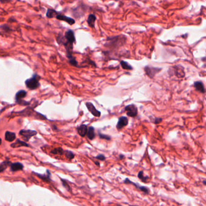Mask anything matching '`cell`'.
Returning a JSON list of instances; mask_svg holds the SVG:
<instances>
[{"instance_id": "4", "label": "cell", "mask_w": 206, "mask_h": 206, "mask_svg": "<svg viewBox=\"0 0 206 206\" xmlns=\"http://www.w3.org/2000/svg\"><path fill=\"white\" fill-rule=\"evenodd\" d=\"M19 135L25 142H28L31 137L37 135V132L31 130H21L19 132Z\"/></svg>"}, {"instance_id": "23", "label": "cell", "mask_w": 206, "mask_h": 206, "mask_svg": "<svg viewBox=\"0 0 206 206\" xmlns=\"http://www.w3.org/2000/svg\"><path fill=\"white\" fill-rule=\"evenodd\" d=\"M12 164L11 162L9 160H5L2 162H1V165H0V172L2 173L3 172V171L9 166H11Z\"/></svg>"}, {"instance_id": "16", "label": "cell", "mask_w": 206, "mask_h": 206, "mask_svg": "<svg viewBox=\"0 0 206 206\" xmlns=\"http://www.w3.org/2000/svg\"><path fill=\"white\" fill-rule=\"evenodd\" d=\"M10 167H11V171L12 172H16L18 171L23 170L24 168V165L20 162H15V163H12Z\"/></svg>"}, {"instance_id": "31", "label": "cell", "mask_w": 206, "mask_h": 206, "mask_svg": "<svg viewBox=\"0 0 206 206\" xmlns=\"http://www.w3.org/2000/svg\"><path fill=\"white\" fill-rule=\"evenodd\" d=\"M96 158L97 159L100 160H102V161L105 160V159H106L105 157V156L103 155V154H99L98 156H97L96 157Z\"/></svg>"}, {"instance_id": "32", "label": "cell", "mask_w": 206, "mask_h": 206, "mask_svg": "<svg viewBox=\"0 0 206 206\" xmlns=\"http://www.w3.org/2000/svg\"><path fill=\"white\" fill-rule=\"evenodd\" d=\"M162 121V118H156L155 119V121H154V123L155 124H159L161 123V121Z\"/></svg>"}, {"instance_id": "13", "label": "cell", "mask_w": 206, "mask_h": 206, "mask_svg": "<svg viewBox=\"0 0 206 206\" xmlns=\"http://www.w3.org/2000/svg\"><path fill=\"white\" fill-rule=\"evenodd\" d=\"M172 71L175 75H176L179 78H182L184 77V69L181 66H175L172 67Z\"/></svg>"}, {"instance_id": "7", "label": "cell", "mask_w": 206, "mask_h": 206, "mask_svg": "<svg viewBox=\"0 0 206 206\" xmlns=\"http://www.w3.org/2000/svg\"><path fill=\"white\" fill-rule=\"evenodd\" d=\"M56 19H57V20H59V21H64V22H67V24H69V26H73V24H75V22H76L74 19L69 18V16H67L64 14H62L60 13L56 17Z\"/></svg>"}, {"instance_id": "10", "label": "cell", "mask_w": 206, "mask_h": 206, "mask_svg": "<svg viewBox=\"0 0 206 206\" xmlns=\"http://www.w3.org/2000/svg\"><path fill=\"white\" fill-rule=\"evenodd\" d=\"M124 183H129V184H131L134 186H135L137 188H138L139 190H140L141 192L146 193V194H148L149 192H150V190L147 187H145V186H140L138 184H136L131 181H130L128 179H126L124 180Z\"/></svg>"}, {"instance_id": "22", "label": "cell", "mask_w": 206, "mask_h": 206, "mask_svg": "<svg viewBox=\"0 0 206 206\" xmlns=\"http://www.w3.org/2000/svg\"><path fill=\"white\" fill-rule=\"evenodd\" d=\"M67 56L69 59V64H71V65L74 66V67H78V62L76 60L74 57H73L72 55V53H69V54H67Z\"/></svg>"}, {"instance_id": "25", "label": "cell", "mask_w": 206, "mask_h": 206, "mask_svg": "<svg viewBox=\"0 0 206 206\" xmlns=\"http://www.w3.org/2000/svg\"><path fill=\"white\" fill-rule=\"evenodd\" d=\"M120 65L124 69H126V70H132V67L128 62L124 61V60H122L120 62Z\"/></svg>"}, {"instance_id": "29", "label": "cell", "mask_w": 206, "mask_h": 206, "mask_svg": "<svg viewBox=\"0 0 206 206\" xmlns=\"http://www.w3.org/2000/svg\"><path fill=\"white\" fill-rule=\"evenodd\" d=\"M61 180L62 181V184L63 185V186L68 191H70L71 192V188H70V186L69 185L68 182L67 180H64V179H61Z\"/></svg>"}, {"instance_id": "30", "label": "cell", "mask_w": 206, "mask_h": 206, "mask_svg": "<svg viewBox=\"0 0 206 206\" xmlns=\"http://www.w3.org/2000/svg\"><path fill=\"white\" fill-rule=\"evenodd\" d=\"M99 137L101 138V139H105V140H111V137H110V136H108L107 135H103V134H102V133H99Z\"/></svg>"}, {"instance_id": "36", "label": "cell", "mask_w": 206, "mask_h": 206, "mask_svg": "<svg viewBox=\"0 0 206 206\" xmlns=\"http://www.w3.org/2000/svg\"><path fill=\"white\" fill-rule=\"evenodd\" d=\"M203 184L206 186V180H204L203 181Z\"/></svg>"}, {"instance_id": "21", "label": "cell", "mask_w": 206, "mask_h": 206, "mask_svg": "<svg viewBox=\"0 0 206 206\" xmlns=\"http://www.w3.org/2000/svg\"><path fill=\"white\" fill-rule=\"evenodd\" d=\"M87 137L88 139H90V140H93L95 136H96V134H95V128L93 127H88V133H87Z\"/></svg>"}, {"instance_id": "8", "label": "cell", "mask_w": 206, "mask_h": 206, "mask_svg": "<svg viewBox=\"0 0 206 206\" xmlns=\"http://www.w3.org/2000/svg\"><path fill=\"white\" fill-rule=\"evenodd\" d=\"M85 105L88 109V110H89V111L94 116L96 117H100L101 115V113L100 111L97 110L96 107H95V106L91 103H86Z\"/></svg>"}, {"instance_id": "17", "label": "cell", "mask_w": 206, "mask_h": 206, "mask_svg": "<svg viewBox=\"0 0 206 206\" xmlns=\"http://www.w3.org/2000/svg\"><path fill=\"white\" fill-rule=\"evenodd\" d=\"M193 86H194V87L195 88V89L202 93V94H204L206 92V89H205V87H204V86L203 84V83L201 82H195L193 84Z\"/></svg>"}, {"instance_id": "14", "label": "cell", "mask_w": 206, "mask_h": 206, "mask_svg": "<svg viewBox=\"0 0 206 206\" xmlns=\"http://www.w3.org/2000/svg\"><path fill=\"white\" fill-rule=\"evenodd\" d=\"M78 134L82 136V137H85L88 133V128L87 127V125H85V124H82L81 125H80L78 128Z\"/></svg>"}, {"instance_id": "15", "label": "cell", "mask_w": 206, "mask_h": 206, "mask_svg": "<svg viewBox=\"0 0 206 206\" xmlns=\"http://www.w3.org/2000/svg\"><path fill=\"white\" fill-rule=\"evenodd\" d=\"M96 21V16L93 14H90L88 16L87 23L90 27L94 28L95 27V22Z\"/></svg>"}, {"instance_id": "12", "label": "cell", "mask_w": 206, "mask_h": 206, "mask_svg": "<svg viewBox=\"0 0 206 206\" xmlns=\"http://www.w3.org/2000/svg\"><path fill=\"white\" fill-rule=\"evenodd\" d=\"M128 124V119L126 116H121L119 118L118 123L116 125L117 130H120L123 128L124 127H126Z\"/></svg>"}, {"instance_id": "19", "label": "cell", "mask_w": 206, "mask_h": 206, "mask_svg": "<svg viewBox=\"0 0 206 206\" xmlns=\"http://www.w3.org/2000/svg\"><path fill=\"white\" fill-rule=\"evenodd\" d=\"M16 139V134L14 132L7 131L5 133V140L7 142H14Z\"/></svg>"}, {"instance_id": "11", "label": "cell", "mask_w": 206, "mask_h": 206, "mask_svg": "<svg viewBox=\"0 0 206 206\" xmlns=\"http://www.w3.org/2000/svg\"><path fill=\"white\" fill-rule=\"evenodd\" d=\"M37 177H38L40 179H41L44 182L46 183H49L50 181H52L51 180V173L50 172L49 170H47L46 171V174H38L36 172H33Z\"/></svg>"}, {"instance_id": "5", "label": "cell", "mask_w": 206, "mask_h": 206, "mask_svg": "<svg viewBox=\"0 0 206 206\" xmlns=\"http://www.w3.org/2000/svg\"><path fill=\"white\" fill-rule=\"evenodd\" d=\"M144 70H145V72L146 74L150 79H153V78H154V77H155L158 73H159V72L162 71V68H155V67H152L147 66V67H145Z\"/></svg>"}, {"instance_id": "24", "label": "cell", "mask_w": 206, "mask_h": 206, "mask_svg": "<svg viewBox=\"0 0 206 206\" xmlns=\"http://www.w3.org/2000/svg\"><path fill=\"white\" fill-rule=\"evenodd\" d=\"M138 177L141 181H142L144 183H147L149 177L148 176H145L144 175V173L143 171H140L138 174Z\"/></svg>"}, {"instance_id": "26", "label": "cell", "mask_w": 206, "mask_h": 206, "mask_svg": "<svg viewBox=\"0 0 206 206\" xmlns=\"http://www.w3.org/2000/svg\"><path fill=\"white\" fill-rule=\"evenodd\" d=\"M1 31H4V33H10L12 31V30L11 28V27L7 25V24H2L1 26Z\"/></svg>"}, {"instance_id": "33", "label": "cell", "mask_w": 206, "mask_h": 206, "mask_svg": "<svg viewBox=\"0 0 206 206\" xmlns=\"http://www.w3.org/2000/svg\"><path fill=\"white\" fill-rule=\"evenodd\" d=\"M11 0H1V2L2 4H4V3H6V2H9Z\"/></svg>"}, {"instance_id": "20", "label": "cell", "mask_w": 206, "mask_h": 206, "mask_svg": "<svg viewBox=\"0 0 206 206\" xmlns=\"http://www.w3.org/2000/svg\"><path fill=\"white\" fill-rule=\"evenodd\" d=\"M59 14V12H57L56 10H55V9H48L46 13V16L49 18V19H52L55 18Z\"/></svg>"}, {"instance_id": "1", "label": "cell", "mask_w": 206, "mask_h": 206, "mask_svg": "<svg viewBox=\"0 0 206 206\" xmlns=\"http://www.w3.org/2000/svg\"><path fill=\"white\" fill-rule=\"evenodd\" d=\"M126 38L124 35L115 36L107 39V42L105 44L106 46H110L112 48H116L122 46L125 43Z\"/></svg>"}, {"instance_id": "27", "label": "cell", "mask_w": 206, "mask_h": 206, "mask_svg": "<svg viewBox=\"0 0 206 206\" xmlns=\"http://www.w3.org/2000/svg\"><path fill=\"white\" fill-rule=\"evenodd\" d=\"M64 152L62 150V148L59 147V148H56L53 150H52L51 151V153L53 154H58V155H62L63 154H64Z\"/></svg>"}, {"instance_id": "28", "label": "cell", "mask_w": 206, "mask_h": 206, "mask_svg": "<svg viewBox=\"0 0 206 206\" xmlns=\"http://www.w3.org/2000/svg\"><path fill=\"white\" fill-rule=\"evenodd\" d=\"M64 154H65V157L69 160H71V159H74V154L71 151H67V150L65 151Z\"/></svg>"}, {"instance_id": "9", "label": "cell", "mask_w": 206, "mask_h": 206, "mask_svg": "<svg viewBox=\"0 0 206 206\" xmlns=\"http://www.w3.org/2000/svg\"><path fill=\"white\" fill-rule=\"evenodd\" d=\"M64 36H65V38L67 41L69 43L71 44L76 43V38H75L74 33L72 30H68L67 31H66Z\"/></svg>"}, {"instance_id": "35", "label": "cell", "mask_w": 206, "mask_h": 206, "mask_svg": "<svg viewBox=\"0 0 206 206\" xmlns=\"http://www.w3.org/2000/svg\"><path fill=\"white\" fill-rule=\"evenodd\" d=\"M95 164H96V165H97L98 166H100V164H99V163L98 162H95Z\"/></svg>"}, {"instance_id": "2", "label": "cell", "mask_w": 206, "mask_h": 206, "mask_svg": "<svg viewBox=\"0 0 206 206\" xmlns=\"http://www.w3.org/2000/svg\"><path fill=\"white\" fill-rule=\"evenodd\" d=\"M39 79L40 77L38 75L34 74L32 77L28 79L27 80H26L25 84L26 87L30 90H35L38 89L40 86Z\"/></svg>"}, {"instance_id": "18", "label": "cell", "mask_w": 206, "mask_h": 206, "mask_svg": "<svg viewBox=\"0 0 206 206\" xmlns=\"http://www.w3.org/2000/svg\"><path fill=\"white\" fill-rule=\"evenodd\" d=\"M11 147L12 148H19L21 147H28L29 145L28 144L26 143V142L22 141L19 139H16V142H15L11 144Z\"/></svg>"}, {"instance_id": "3", "label": "cell", "mask_w": 206, "mask_h": 206, "mask_svg": "<svg viewBox=\"0 0 206 206\" xmlns=\"http://www.w3.org/2000/svg\"><path fill=\"white\" fill-rule=\"evenodd\" d=\"M27 95V92L24 90H20L15 95V101L16 103H17L18 104H19L23 106H27L30 103L29 102L27 101H25L23 99V98H24Z\"/></svg>"}, {"instance_id": "34", "label": "cell", "mask_w": 206, "mask_h": 206, "mask_svg": "<svg viewBox=\"0 0 206 206\" xmlns=\"http://www.w3.org/2000/svg\"><path fill=\"white\" fill-rule=\"evenodd\" d=\"M202 61L204 62V64H205V65H206V57H203V58L202 59Z\"/></svg>"}, {"instance_id": "37", "label": "cell", "mask_w": 206, "mask_h": 206, "mask_svg": "<svg viewBox=\"0 0 206 206\" xmlns=\"http://www.w3.org/2000/svg\"><path fill=\"white\" fill-rule=\"evenodd\" d=\"M130 206H136V205H131Z\"/></svg>"}, {"instance_id": "6", "label": "cell", "mask_w": 206, "mask_h": 206, "mask_svg": "<svg viewBox=\"0 0 206 206\" xmlns=\"http://www.w3.org/2000/svg\"><path fill=\"white\" fill-rule=\"evenodd\" d=\"M124 110L126 112V115L129 117L134 118L137 115V108L134 104H129L126 106Z\"/></svg>"}]
</instances>
